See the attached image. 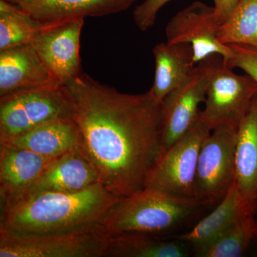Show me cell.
Instances as JSON below:
<instances>
[{"mask_svg": "<svg viewBox=\"0 0 257 257\" xmlns=\"http://www.w3.org/2000/svg\"><path fill=\"white\" fill-rule=\"evenodd\" d=\"M75 114L73 96L66 85L35 88L1 96L0 140Z\"/></svg>", "mask_w": 257, "mask_h": 257, "instance_id": "5", "label": "cell"}, {"mask_svg": "<svg viewBox=\"0 0 257 257\" xmlns=\"http://www.w3.org/2000/svg\"><path fill=\"white\" fill-rule=\"evenodd\" d=\"M172 0H145L133 11L135 25L142 32H146L155 25L160 10Z\"/></svg>", "mask_w": 257, "mask_h": 257, "instance_id": "25", "label": "cell"}, {"mask_svg": "<svg viewBox=\"0 0 257 257\" xmlns=\"http://www.w3.org/2000/svg\"><path fill=\"white\" fill-rule=\"evenodd\" d=\"M211 132L210 127L199 118L182 138L162 152L147 176L145 187L172 197L194 198L199 152Z\"/></svg>", "mask_w": 257, "mask_h": 257, "instance_id": "6", "label": "cell"}, {"mask_svg": "<svg viewBox=\"0 0 257 257\" xmlns=\"http://www.w3.org/2000/svg\"><path fill=\"white\" fill-rule=\"evenodd\" d=\"M62 85L40 60L32 44L0 50V96Z\"/></svg>", "mask_w": 257, "mask_h": 257, "instance_id": "14", "label": "cell"}, {"mask_svg": "<svg viewBox=\"0 0 257 257\" xmlns=\"http://www.w3.org/2000/svg\"><path fill=\"white\" fill-rule=\"evenodd\" d=\"M204 110L199 118L214 130L219 125L237 128L251 99L257 92V82L246 75L235 74L222 57L213 55Z\"/></svg>", "mask_w": 257, "mask_h": 257, "instance_id": "8", "label": "cell"}, {"mask_svg": "<svg viewBox=\"0 0 257 257\" xmlns=\"http://www.w3.org/2000/svg\"><path fill=\"white\" fill-rule=\"evenodd\" d=\"M217 37L225 45L257 47V0H239L229 18L219 26Z\"/></svg>", "mask_w": 257, "mask_h": 257, "instance_id": "22", "label": "cell"}, {"mask_svg": "<svg viewBox=\"0 0 257 257\" xmlns=\"http://www.w3.org/2000/svg\"><path fill=\"white\" fill-rule=\"evenodd\" d=\"M219 26L214 7L195 2L171 19L165 29L167 42L192 45L195 63L213 55L221 56L226 62L232 52L218 40Z\"/></svg>", "mask_w": 257, "mask_h": 257, "instance_id": "10", "label": "cell"}, {"mask_svg": "<svg viewBox=\"0 0 257 257\" xmlns=\"http://www.w3.org/2000/svg\"><path fill=\"white\" fill-rule=\"evenodd\" d=\"M30 15L42 27L86 17L126 11L137 0H6Z\"/></svg>", "mask_w": 257, "mask_h": 257, "instance_id": "15", "label": "cell"}, {"mask_svg": "<svg viewBox=\"0 0 257 257\" xmlns=\"http://www.w3.org/2000/svg\"><path fill=\"white\" fill-rule=\"evenodd\" d=\"M109 238L101 224L45 234L0 231V257H105Z\"/></svg>", "mask_w": 257, "mask_h": 257, "instance_id": "4", "label": "cell"}, {"mask_svg": "<svg viewBox=\"0 0 257 257\" xmlns=\"http://www.w3.org/2000/svg\"><path fill=\"white\" fill-rule=\"evenodd\" d=\"M73 96L82 150L116 197L145 188L164 152L162 103L150 91L128 94L82 73L65 84Z\"/></svg>", "mask_w": 257, "mask_h": 257, "instance_id": "1", "label": "cell"}, {"mask_svg": "<svg viewBox=\"0 0 257 257\" xmlns=\"http://www.w3.org/2000/svg\"><path fill=\"white\" fill-rule=\"evenodd\" d=\"M214 3L216 17L219 25H221L229 18L236 8L239 0H213Z\"/></svg>", "mask_w": 257, "mask_h": 257, "instance_id": "26", "label": "cell"}, {"mask_svg": "<svg viewBox=\"0 0 257 257\" xmlns=\"http://www.w3.org/2000/svg\"><path fill=\"white\" fill-rule=\"evenodd\" d=\"M256 224H257V218H256Z\"/></svg>", "mask_w": 257, "mask_h": 257, "instance_id": "27", "label": "cell"}, {"mask_svg": "<svg viewBox=\"0 0 257 257\" xmlns=\"http://www.w3.org/2000/svg\"><path fill=\"white\" fill-rule=\"evenodd\" d=\"M84 18L42 27L31 43L45 67L62 85L82 73L80 37Z\"/></svg>", "mask_w": 257, "mask_h": 257, "instance_id": "11", "label": "cell"}, {"mask_svg": "<svg viewBox=\"0 0 257 257\" xmlns=\"http://www.w3.org/2000/svg\"><path fill=\"white\" fill-rule=\"evenodd\" d=\"M152 52L155 75L149 91L157 102L162 103L169 93L182 85L194 72V50L189 44L166 42L157 45Z\"/></svg>", "mask_w": 257, "mask_h": 257, "instance_id": "18", "label": "cell"}, {"mask_svg": "<svg viewBox=\"0 0 257 257\" xmlns=\"http://www.w3.org/2000/svg\"><path fill=\"white\" fill-rule=\"evenodd\" d=\"M57 158L0 144L1 205L28 189Z\"/></svg>", "mask_w": 257, "mask_h": 257, "instance_id": "17", "label": "cell"}, {"mask_svg": "<svg viewBox=\"0 0 257 257\" xmlns=\"http://www.w3.org/2000/svg\"><path fill=\"white\" fill-rule=\"evenodd\" d=\"M236 184L247 199L257 201V92L236 132Z\"/></svg>", "mask_w": 257, "mask_h": 257, "instance_id": "19", "label": "cell"}, {"mask_svg": "<svg viewBox=\"0 0 257 257\" xmlns=\"http://www.w3.org/2000/svg\"><path fill=\"white\" fill-rule=\"evenodd\" d=\"M207 209L196 198L172 197L145 187L119 198L101 224L109 235L135 232L175 238L192 229Z\"/></svg>", "mask_w": 257, "mask_h": 257, "instance_id": "3", "label": "cell"}, {"mask_svg": "<svg viewBox=\"0 0 257 257\" xmlns=\"http://www.w3.org/2000/svg\"><path fill=\"white\" fill-rule=\"evenodd\" d=\"M119 199L101 182L79 192L35 194L2 206L0 231L45 234L101 224Z\"/></svg>", "mask_w": 257, "mask_h": 257, "instance_id": "2", "label": "cell"}, {"mask_svg": "<svg viewBox=\"0 0 257 257\" xmlns=\"http://www.w3.org/2000/svg\"><path fill=\"white\" fill-rule=\"evenodd\" d=\"M194 254L187 243L144 233L110 235L105 257H188Z\"/></svg>", "mask_w": 257, "mask_h": 257, "instance_id": "20", "label": "cell"}, {"mask_svg": "<svg viewBox=\"0 0 257 257\" xmlns=\"http://www.w3.org/2000/svg\"><path fill=\"white\" fill-rule=\"evenodd\" d=\"M236 132L229 125L216 126L199 152L194 196L209 209L219 204L236 182Z\"/></svg>", "mask_w": 257, "mask_h": 257, "instance_id": "7", "label": "cell"}, {"mask_svg": "<svg viewBox=\"0 0 257 257\" xmlns=\"http://www.w3.org/2000/svg\"><path fill=\"white\" fill-rule=\"evenodd\" d=\"M256 214L257 201L245 197L235 182L226 197L208 215L204 216L187 232L175 238L187 243L196 256L238 221Z\"/></svg>", "mask_w": 257, "mask_h": 257, "instance_id": "13", "label": "cell"}, {"mask_svg": "<svg viewBox=\"0 0 257 257\" xmlns=\"http://www.w3.org/2000/svg\"><path fill=\"white\" fill-rule=\"evenodd\" d=\"M232 52L230 59L224 62L230 68L242 69L257 82V47L244 45H228Z\"/></svg>", "mask_w": 257, "mask_h": 257, "instance_id": "24", "label": "cell"}, {"mask_svg": "<svg viewBox=\"0 0 257 257\" xmlns=\"http://www.w3.org/2000/svg\"><path fill=\"white\" fill-rule=\"evenodd\" d=\"M42 28L18 7L0 0V50L31 43Z\"/></svg>", "mask_w": 257, "mask_h": 257, "instance_id": "23", "label": "cell"}, {"mask_svg": "<svg viewBox=\"0 0 257 257\" xmlns=\"http://www.w3.org/2000/svg\"><path fill=\"white\" fill-rule=\"evenodd\" d=\"M211 56L199 62L191 77L162 101L164 151L182 138L199 119V106L205 101L211 75Z\"/></svg>", "mask_w": 257, "mask_h": 257, "instance_id": "9", "label": "cell"}, {"mask_svg": "<svg viewBox=\"0 0 257 257\" xmlns=\"http://www.w3.org/2000/svg\"><path fill=\"white\" fill-rule=\"evenodd\" d=\"M99 182L95 167L77 149L57 158L28 189L2 206L41 193L79 192Z\"/></svg>", "mask_w": 257, "mask_h": 257, "instance_id": "12", "label": "cell"}, {"mask_svg": "<svg viewBox=\"0 0 257 257\" xmlns=\"http://www.w3.org/2000/svg\"><path fill=\"white\" fill-rule=\"evenodd\" d=\"M0 144L57 158L82 149V137L78 124L72 116L52 120L22 135L0 140Z\"/></svg>", "mask_w": 257, "mask_h": 257, "instance_id": "16", "label": "cell"}, {"mask_svg": "<svg viewBox=\"0 0 257 257\" xmlns=\"http://www.w3.org/2000/svg\"><path fill=\"white\" fill-rule=\"evenodd\" d=\"M256 239V215L248 216L225 231L195 256H243Z\"/></svg>", "mask_w": 257, "mask_h": 257, "instance_id": "21", "label": "cell"}]
</instances>
